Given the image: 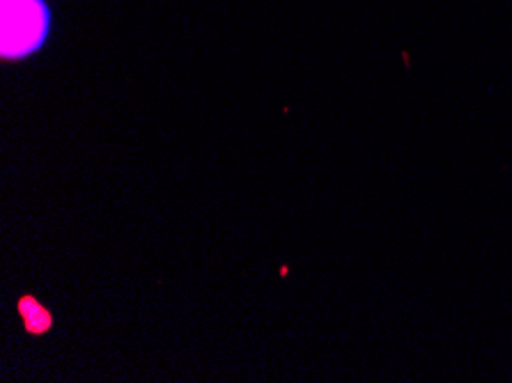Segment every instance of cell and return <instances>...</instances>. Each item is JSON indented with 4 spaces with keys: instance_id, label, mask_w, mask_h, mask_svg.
<instances>
[{
    "instance_id": "cell-1",
    "label": "cell",
    "mask_w": 512,
    "mask_h": 383,
    "mask_svg": "<svg viewBox=\"0 0 512 383\" xmlns=\"http://www.w3.org/2000/svg\"><path fill=\"white\" fill-rule=\"evenodd\" d=\"M51 12L44 0H3V58H28L46 42Z\"/></svg>"
}]
</instances>
